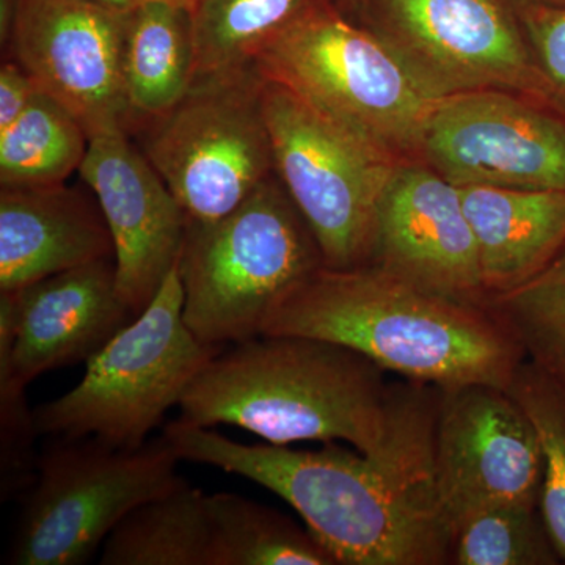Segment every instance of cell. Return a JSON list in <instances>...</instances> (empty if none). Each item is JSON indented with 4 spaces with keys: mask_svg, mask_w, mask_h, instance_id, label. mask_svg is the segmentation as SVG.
Returning <instances> with one entry per match:
<instances>
[{
    "mask_svg": "<svg viewBox=\"0 0 565 565\" xmlns=\"http://www.w3.org/2000/svg\"><path fill=\"white\" fill-rule=\"evenodd\" d=\"M181 460L243 476L277 493L338 565L451 564L455 530L434 471L326 444L321 451L243 445L181 418L163 426Z\"/></svg>",
    "mask_w": 565,
    "mask_h": 565,
    "instance_id": "7a4b0ae2",
    "label": "cell"
},
{
    "mask_svg": "<svg viewBox=\"0 0 565 565\" xmlns=\"http://www.w3.org/2000/svg\"><path fill=\"white\" fill-rule=\"evenodd\" d=\"M262 96L275 174L313 232L323 266L370 264L379 204L396 158L327 120L280 84L264 81Z\"/></svg>",
    "mask_w": 565,
    "mask_h": 565,
    "instance_id": "9c48e42d",
    "label": "cell"
},
{
    "mask_svg": "<svg viewBox=\"0 0 565 565\" xmlns=\"http://www.w3.org/2000/svg\"><path fill=\"white\" fill-rule=\"evenodd\" d=\"M214 553L212 565H338L310 531L237 493L207 494Z\"/></svg>",
    "mask_w": 565,
    "mask_h": 565,
    "instance_id": "7402d4cb",
    "label": "cell"
},
{
    "mask_svg": "<svg viewBox=\"0 0 565 565\" xmlns=\"http://www.w3.org/2000/svg\"><path fill=\"white\" fill-rule=\"evenodd\" d=\"M128 10L93 0H17L7 50L40 92L61 103L88 137L134 136L125 84Z\"/></svg>",
    "mask_w": 565,
    "mask_h": 565,
    "instance_id": "8fae6325",
    "label": "cell"
},
{
    "mask_svg": "<svg viewBox=\"0 0 565 565\" xmlns=\"http://www.w3.org/2000/svg\"><path fill=\"white\" fill-rule=\"evenodd\" d=\"M348 345L262 334L223 349L182 394V422L236 426L267 444L345 441L356 451L434 471L438 386L388 382Z\"/></svg>",
    "mask_w": 565,
    "mask_h": 565,
    "instance_id": "6da1fadb",
    "label": "cell"
},
{
    "mask_svg": "<svg viewBox=\"0 0 565 565\" xmlns=\"http://www.w3.org/2000/svg\"><path fill=\"white\" fill-rule=\"evenodd\" d=\"M509 2L537 3L546 7H565V0H509Z\"/></svg>",
    "mask_w": 565,
    "mask_h": 565,
    "instance_id": "d6a6232c",
    "label": "cell"
},
{
    "mask_svg": "<svg viewBox=\"0 0 565 565\" xmlns=\"http://www.w3.org/2000/svg\"><path fill=\"white\" fill-rule=\"evenodd\" d=\"M338 9L343 11L345 17L348 14H359L363 18L364 11H366L367 0H334Z\"/></svg>",
    "mask_w": 565,
    "mask_h": 565,
    "instance_id": "1f68e13d",
    "label": "cell"
},
{
    "mask_svg": "<svg viewBox=\"0 0 565 565\" xmlns=\"http://www.w3.org/2000/svg\"><path fill=\"white\" fill-rule=\"evenodd\" d=\"M39 88L35 87L31 76L18 65L9 61L2 63L0 68V131L13 125L28 109Z\"/></svg>",
    "mask_w": 565,
    "mask_h": 565,
    "instance_id": "f1b7e54d",
    "label": "cell"
},
{
    "mask_svg": "<svg viewBox=\"0 0 565 565\" xmlns=\"http://www.w3.org/2000/svg\"><path fill=\"white\" fill-rule=\"evenodd\" d=\"M25 388L9 370L0 367V494L11 500L31 489L36 478L39 455L33 441L35 416L25 401Z\"/></svg>",
    "mask_w": 565,
    "mask_h": 565,
    "instance_id": "4316f807",
    "label": "cell"
},
{
    "mask_svg": "<svg viewBox=\"0 0 565 565\" xmlns=\"http://www.w3.org/2000/svg\"><path fill=\"white\" fill-rule=\"evenodd\" d=\"M460 193L486 299L522 288L564 250L565 191L465 185Z\"/></svg>",
    "mask_w": 565,
    "mask_h": 565,
    "instance_id": "ac0fdd59",
    "label": "cell"
},
{
    "mask_svg": "<svg viewBox=\"0 0 565 565\" xmlns=\"http://www.w3.org/2000/svg\"><path fill=\"white\" fill-rule=\"evenodd\" d=\"M419 151L459 188L565 191V121L501 90L438 99Z\"/></svg>",
    "mask_w": 565,
    "mask_h": 565,
    "instance_id": "4fadbf2b",
    "label": "cell"
},
{
    "mask_svg": "<svg viewBox=\"0 0 565 565\" xmlns=\"http://www.w3.org/2000/svg\"><path fill=\"white\" fill-rule=\"evenodd\" d=\"M106 258H115L114 237L87 185L0 191V291Z\"/></svg>",
    "mask_w": 565,
    "mask_h": 565,
    "instance_id": "e0dca14e",
    "label": "cell"
},
{
    "mask_svg": "<svg viewBox=\"0 0 565 565\" xmlns=\"http://www.w3.org/2000/svg\"><path fill=\"white\" fill-rule=\"evenodd\" d=\"M178 462L163 435L137 449L51 437L24 493L7 563L87 564L122 516L184 481Z\"/></svg>",
    "mask_w": 565,
    "mask_h": 565,
    "instance_id": "52a82bcc",
    "label": "cell"
},
{
    "mask_svg": "<svg viewBox=\"0 0 565 565\" xmlns=\"http://www.w3.org/2000/svg\"><path fill=\"white\" fill-rule=\"evenodd\" d=\"M184 289L178 263L154 299L87 362L79 384L33 408L44 437H95L137 449L180 404L195 375L223 351L203 343L182 315Z\"/></svg>",
    "mask_w": 565,
    "mask_h": 565,
    "instance_id": "8992f818",
    "label": "cell"
},
{
    "mask_svg": "<svg viewBox=\"0 0 565 565\" xmlns=\"http://www.w3.org/2000/svg\"><path fill=\"white\" fill-rule=\"evenodd\" d=\"M122 66L139 129L145 121L172 109L192 85L195 43L191 9L173 2H148L128 10Z\"/></svg>",
    "mask_w": 565,
    "mask_h": 565,
    "instance_id": "d6986e66",
    "label": "cell"
},
{
    "mask_svg": "<svg viewBox=\"0 0 565 565\" xmlns=\"http://www.w3.org/2000/svg\"><path fill=\"white\" fill-rule=\"evenodd\" d=\"M0 367L28 386L33 379L87 363L136 316L122 302L115 258L0 291Z\"/></svg>",
    "mask_w": 565,
    "mask_h": 565,
    "instance_id": "5bb4252c",
    "label": "cell"
},
{
    "mask_svg": "<svg viewBox=\"0 0 565 565\" xmlns=\"http://www.w3.org/2000/svg\"><path fill=\"white\" fill-rule=\"evenodd\" d=\"M263 84L253 63L195 76L172 109L134 134L185 223L225 217L275 173Z\"/></svg>",
    "mask_w": 565,
    "mask_h": 565,
    "instance_id": "ba28073f",
    "label": "cell"
},
{
    "mask_svg": "<svg viewBox=\"0 0 565 565\" xmlns=\"http://www.w3.org/2000/svg\"><path fill=\"white\" fill-rule=\"evenodd\" d=\"M93 2L103 3V6H109L120 10L136 9V7L143 6V3L148 2H173L191 9L193 0H93Z\"/></svg>",
    "mask_w": 565,
    "mask_h": 565,
    "instance_id": "4dcf8cb0",
    "label": "cell"
},
{
    "mask_svg": "<svg viewBox=\"0 0 565 565\" xmlns=\"http://www.w3.org/2000/svg\"><path fill=\"white\" fill-rule=\"evenodd\" d=\"M451 564L556 565L561 557L539 505L498 504L460 523Z\"/></svg>",
    "mask_w": 565,
    "mask_h": 565,
    "instance_id": "484cf974",
    "label": "cell"
},
{
    "mask_svg": "<svg viewBox=\"0 0 565 565\" xmlns=\"http://www.w3.org/2000/svg\"><path fill=\"white\" fill-rule=\"evenodd\" d=\"M539 68L552 88L553 107L565 111V7L511 2Z\"/></svg>",
    "mask_w": 565,
    "mask_h": 565,
    "instance_id": "83f0119b",
    "label": "cell"
},
{
    "mask_svg": "<svg viewBox=\"0 0 565 565\" xmlns=\"http://www.w3.org/2000/svg\"><path fill=\"white\" fill-rule=\"evenodd\" d=\"M508 393L530 416L544 456L539 509L561 563H565V382L526 359Z\"/></svg>",
    "mask_w": 565,
    "mask_h": 565,
    "instance_id": "cb8c5ba5",
    "label": "cell"
},
{
    "mask_svg": "<svg viewBox=\"0 0 565 565\" xmlns=\"http://www.w3.org/2000/svg\"><path fill=\"white\" fill-rule=\"evenodd\" d=\"M323 267L318 241L275 177L225 217L185 223L178 269L184 321L203 343L262 337L282 297Z\"/></svg>",
    "mask_w": 565,
    "mask_h": 565,
    "instance_id": "277c9868",
    "label": "cell"
},
{
    "mask_svg": "<svg viewBox=\"0 0 565 565\" xmlns=\"http://www.w3.org/2000/svg\"><path fill=\"white\" fill-rule=\"evenodd\" d=\"M363 18L435 99L501 90L553 106L509 0H367Z\"/></svg>",
    "mask_w": 565,
    "mask_h": 565,
    "instance_id": "30bf717a",
    "label": "cell"
},
{
    "mask_svg": "<svg viewBox=\"0 0 565 565\" xmlns=\"http://www.w3.org/2000/svg\"><path fill=\"white\" fill-rule=\"evenodd\" d=\"M370 264L429 291L484 307L478 244L462 193L434 169L396 167L379 204Z\"/></svg>",
    "mask_w": 565,
    "mask_h": 565,
    "instance_id": "2e32d148",
    "label": "cell"
},
{
    "mask_svg": "<svg viewBox=\"0 0 565 565\" xmlns=\"http://www.w3.org/2000/svg\"><path fill=\"white\" fill-rule=\"evenodd\" d=\"M207 494L188 481L134 508L107 535L102 565H212Z\"/></svg>",
    "mask_w": 565,
    "mask_h": 565,
    "instance_id": "ffe728a7",
    "label": "cell"
},
{
    "mask_svg": "<svg viewBox=\"0 0 565 565\" xmlns=\"http://www.w3.org/2000/svg\"><path fill=\"white\" fill-rule=\"evenodd\" d=\"M14 13H17V0H0V43H2V47L9 43Z\"/></svg>",
    "mask_w": 565,
    "mask_h": 565,
    "instance_id": "f546056e",
    "label": "cell"
},
{
    "mask_svg": "<svg viewBox=\"0 0 565 565\" xmlns=\"http://www.w3.org/2000/svg\"><path fill=\"white\" fill-rule=\"evenodd\" d=\"M484 307L514 333L527 359L565 382V248L544 273Z\"/></svg>",
    "mask_w": 565,
    "mask_h": 565,
    "instance_id": "d4e9b609",
    "label": "cell"
},
{
    "mask_svg": "<svg viewBox=\"0 0 565 565\" xmlns=\"http://www.w3.org/2000/svg\"><path fill=\"white\" fill-rule=\"evenodd\" d=\"M262 334L348 345L386 371L438 388H508L527 359L514 333L482 305L429 291L377 264L321 267L282 297Z\"/></svg>",
    "mask_w": 565,
    "mask_h": 565,
    "instance_id": "3957f363",
    "label": "cell"
},
{
    "mask_svg": "<svg viewBox=\"0 0 565 565\" xmlns=\"http://www.w3.org/2000/svg\"><path fill=\"white\" fill-rule=\"evenodd\" d=\"M79 174L109 225L118 292L137 318L180 259L184 212L128 134L93 137Z\"/></svg>",
    "mask_w": 565,
    "mask_h": 565,
    "instance_id": "9a60e30c",
    "label": "cell"
},
{
    "mask_svg": "<svg viewBox=\"0 0 565 565\" xmlns=\"http://www.w3.org/2000/svg\"><path fill=\"white\" fill-rule=\"evenodd\" d=\"M542 479L539 435L508 390L440 388L434 481L455 534L465 519L490 505H539Z\"/></svg>",
    "mask_w": 565,
    "mask_h": 565,
    "instance_id": "7c38bea8",
    "label": "cell"
},
{
    "mask_svg": "<svg viewBox=\"0 0 565 565\" xmlns=\"http://www.w3.org/2000/svg\"><path fill=\"white\" fill-rule=\"evenodd\" d=\"M90 137L66 107L36 92L28 109L0 131V185L44 188L65 184L79 172Z\"/></svg>",
    "mask_w": 565,
    "mask_h": 565,
    "instance_id": "44dd1931",
    "label": "cell"
},
{
    "mask_svg": "<svg viewBox=\"0 0 565 565\" xmlns=\"http://www.w3.org/2000/svg\"><path fill=\"white\" fill-rule=\"evenodd\" d=\"M319 0H193L195 76L252 65L256 52ZM193 76V77H195Z\"/></svg>",
    "mask_w": 565,
    "mask_h": 565,
    "instance_id": "603a6c76",
    "label": "cell"
},
{
    "mask_svg": "<svg viewBox=\"0 0 565 565\" xmlns=\"http://www.w3.org/2000/svg\"><path fill=\"white\" fill-rule=\"evenodd\" d=\"M253 65L341 129L396 158L419 151L438 99L377 33L319 0L256 52Z\"/></svg>",
    "mask_w": 565,
    "mask_h": 565,
    "instance_id": "5b68a950",
    "label": "cell"
}]
</instances>
